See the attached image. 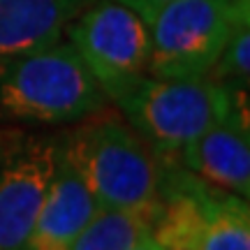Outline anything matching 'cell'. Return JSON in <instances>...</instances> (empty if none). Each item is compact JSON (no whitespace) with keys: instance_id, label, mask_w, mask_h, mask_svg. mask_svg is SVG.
<instances>
[{"instance_id":"cell-5","label":"cell","mask_w":250,"mask_h":250,"mask_svg":"<svg viewBox=\"0 0 250 250\" xmlns=\"http://www.w3.org/2000/svg\"><path fill=\"white\" fill-rule=\"evenodd\" d=\"M65 33L107 100L118 95L134 79L148 74V26L139 14L116 0H90Z\"/></svg>"},{"instance_id":"cell-12","label":"cell","mask_w":250,"mask_h":250,"mask_svg":"<svg viewBox=\"0 0 250 250\" xmlns=\"http://www.w3.org/2000/svg\"><path fill=\"white\" fill-rule=\"evenodd\" d=\"M250 74V17L241 19L234 33L229 35L220 58L215 61L208 79L232 86V88H248Z\"/></svg>"},{"instance_id":"cell-15","label":"cell","mask_w":250,"mask_h":250,"mask_svg":"<svg viewBox=\"0 0 250 250\" xmlns=\"http://www.w3.org/2000/svg\"><path fill=\"white\" fill-rule=\"evenodd\" d=\"M155 250H165V248H162V246H160V243H158V241H155Z\"/></svg>"},{"instance_id":"cell-6","label":"cell","mask_w":250,"mask_h":250,"mask_svg":"<svg viewBox=\"0 0 250 250\" xmlns=\"http://www.w3.org/2000/svg\"><path fill=\"white\" fill-rule=\"evenodd\" d=\"M61 155L51 137H21L0 158V250H28Z\"/></svg>"},{"instance_id":"cell-9","label":"cell","mask_w":250,"mask_h":250,"mask_svg":"<svg viewBox=\"0 0 250 250\" xmlns=\"http://www.w3.org/2000/svg\"><path fill=\"white\" fill-rule=\"evenodd\" d=\"M98 208V199L81 176L58 155V167L37 213L28 250H65Z\"/></svg>"},{"instance_id":"cell-2","label":"cell","mask_w":250,"mask_h":250,"mask_svg":"<svg viewBox=\"0 0 250 250\" xmlns=\"http://www.w3.org/2000/svg\"><path fill=\"white\" fill-rule=\"evenodd\" d=\"M107 95L70 42L37 49L0 67V116L28 123H77L100 114Z\"/></svg>"},{"instance_id":"cell-13","label":"cell","mask_w":250,"mask_h":250,"mask_svg":"<svg viewBox=\"0 0 250 250\" xmlns=\"http://www.w3.org/2000/svg\"><path fill=\"white\" fill-rule=\"evenodd\" d=\"M116 2L125 5L127 9H132L134 14H139L144 21H148L158 9H162L165 5H169L174 0H116Z\"/></svg>"},{"instance_id":"cell-3","label":"cell","mask_w":250,"mask_h":250,"mask_svg":"<svg viewBox=\"0 0 250 250\" xmlns=\"http://www.w3.org/2000/svg\"><path fill=\"white\" fill-rule=\"evenodd\" d=\"M236 90L208 77L160 79L144 74L111 100L155 155H176L229 111Z\"/></svg>"},{"instance_id":"cell-8","label":"cell","mask_w":250,"mask_h":250,"mask_svg":"<svg viewBox=\"0 0 250 250\" xmlns=\"http://www.w3.org/2000/svg\"><path fill=\"white\" fill-rule=\"evenodd\" d=\"M90 0H0V67L62 40Z\"/></svg>"},{"instance_id":"cell-1","label":"cell","mask_w":250,"mask_h":250,"mask_svg":"<svg viewBox=\"0 0 250 250\" xmlns=\"http://www.w3.org/2000/svg\"><path fill=\"white\" fill-rule=\"evenodd\" d=\"M61 158L81 176L100 206L148 215L158 204V155L114 116L93 118L61 142Z\"/></svg>"},{"instance_id":"cell-7","label":"cell","mask_w":250,"mask_h":250,"mask_svg":"<svg viewBox=\"0 0 250 250\" xmlns=\"http://www.w3.org/2000/svg\"><path fill=\"white\" fill-rule=\"evenodd\" d=\"M179 162L211 186L248 199L250 195V123L248 90L239 88L229 111L197 139L186 144Z\"/></svg>"},{"instance_id":"cell-10","label":"cell","mask_w":250,"mask_h":250,"mask_svg":"<svg viewBox=\"0 0 250 250\" xmlns=\"http://www.w3.org/2000/svg\"><path fill=\"white\" fill-rule=\"evenodd\" d=\"M186 250H250L248 199L211 188Z\"/></svg>"},{"instance_id":"cell-11","label":"cell","mask_w":250,"mask_h":250,"mask_svg":"<svg viewBox=\"0 0 250 250\" xmlns=\"http://www.w3.org/2000/svg\"><path fill=\"white\" fill-rule=\"evenodd\" d=\"M148 215L125 208L100 206L98 213L88 220L65 250H127L139 236L144 227H148Z\"/></svg>"},{"instance_id":"cell-14","label":"cell","mask_w":250,"mask_h":250,"mask_svg":"<svg viewBox=\"0 0 250 250\" xmlns=\"http://www.w3.org/2000/svg\"><path fill=\"white\" fill-rule=\"evenodd\" d=\"M127 250H155V239H153L151 225H148V227H144L142 232H139V236L134 239V243Z\"/></svg>"},{"instance_id":"cell-4","label":"cell","mask_w":250,"mask_h":250,"mask_svg":"<svg viewBox=\"0 0 250 250\" xmlns=\"http://www.w3.org/2000/svg\"><path fill=\"white\" fill-rule=\"evenodd\" d=\"M250 17V0H174L148 21V74L160 79L208 77L229 35Z\"/></svg>"}]
</instances>
